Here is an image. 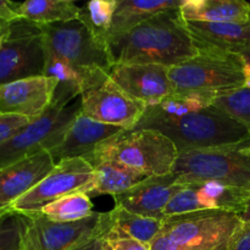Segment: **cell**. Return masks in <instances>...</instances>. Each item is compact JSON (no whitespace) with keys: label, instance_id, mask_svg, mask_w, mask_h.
Returning <instances> with one entry per match:
<instances>
[{"label":"cell","instance_id":"6da1fadb","mask_svg":"<svg viewBox=\"0 0 250 250\" xmlns=\"http://www.w3.org/2000/svg\"><path fill=\"white\" fill-rule=\"evenodd\" d=\"M115 63H156L173 67L198 55L180 9L161 12L110 45Z\"/></svg>","mask_w":250,"mask_h":250},{"label":"cell","instance_id":"7a4b0ae2","mask_svg":"<svg viewBox=\"0 0 250 250\" xmlns=\"http://www.w3.org/2000/svg\"><path fill=\"white\" fill-rule=\"evenodd\" d=\"M134 129H155L172 141L178 154L250 143L246 127L214 106L181 117H167L148 107Z\"/></svg>","mask_w":250,"mask_h":250},{"label":"cell","instance_id":"3957f363","mask_svg":"<svg viewBox=\"0 0 250 250\" xmlns=\"http://www.w3.org/2000/svg\"><path fill=\"white\" fill-rule=\"evenodd\" d=\"M178 150L171 139L155 129L124 131L103 142L83 159L92 166L114 161L146 177L172 172Z\"/></svg>","mask_w":250,"mask_h":250},{"label":"cell","instance_id":"277c9868","mask_svg":"<svg viewBox=\"0 0 250 250\" xmlns=\"http://www.w3.org/2000/svg\"><path fill=\"white\" fill-rule=\"evenodd\" d=\"M243 225L234 212L204 210L164 219L151 250H227Z\"/></svg>","mask_w":250,"mask_h":250},{"label":"cell","instance_id":"5b68a950","mask_svg":"<svg viewBox=\"0 0 250 250\" xmlns=\"http://www.w3.org/2000/svg\"><path fill=\"white\" fill-rule=\"evenodd\" d=\"M172 172L185 186L215 181L250 195V143L178 154Z\"/></svg>","mask_w":250,"mask_h":250},{"label":"cell","instance_id":"8992f818","mask_svg":"<svg viewBox=\"0 0 250 250\" xmlns=\"http://www.w3.org/2000/svg\"><path fill=\"white\" fill-rule=\"evenodd\" d=\"M198 55L170 67L173 92H208L215 94L243 88V58L238 54L198 49Z\"/></svg>","mask_w":250,"mask_h":250},{"label":"cell","instance_id":"52a82bcc","mask_svg":"<svg viewBox=\"0 0 250 250\" xmlns=\"http://www.w3.org/2000/svg\"><path fill=\"white\" fill-rule=\"evenodd\" d=\"M80 111L81 99H76L70 105L53 100L50 107L39 119L0 144V170L55 148Z\"/></svg>","mask_w":250,"mask_h":250},{"label":"cell","instance_id":"ba28073f","mask_svg":"<svg viewBox=\"0 0 250 250\" xmlns=\"http://www.w3.org/2000/svg\"><path fill=\"white\" fill-rule=\"evenodd\" d=\"M45 50L76 67L110 72L115 65L109 45L92 33L81 20L41 26Z\"/></svg>","mask_w":250,"mask_h":250},{"label":"cell","instance_id":"9c48e42d","mask_svg":"<svg viewBox=\"0 0 250 250\" xmlns=\"http://www.w3.org/2000/svg\"><path fill=\"white\" fill-rule=\"evenodd\" d=\"M94 180V168L83 158L66 159L55 164V167L36 187L17 199L10 211L20 215L41 212L50 203L72 194L83 192L87 194Z\"/></svg>","mask_w":250,"mask_h":250},{"label":"cell","instance_id":"30bf717a","mask_svg":"<svg viewBox=\"0 0 250 250\" xmlns=\"http://www.w3.org/2000/svg\"><path fill=\"white\" fill-rule=\"evenodd\" d=\"M45 45L41 26L26 20L10 23V36L0 49V85L43 76Z\"/></svg>","mask_w":250,"mask_h":250},{"label":"cell","instance_id":"8fae6325","mask_svg":"<svg viewBox=\"0 0 250 250\" xmlns=\"http://www.w3.org/2000/svg\"><path fill=\"white\" fill-rule=\"evenodd\" d=\"M81 112L100 124L133 131L146 114V104L125 92L111 78L81 95Z\"/></svg>","mask_w":250,"mask_h":250},{"label":"cell","instance_id":"7c38bea8","mask_svg":"<svg viewBox=\"0 0 250 250\" xmlns=\"http://www.w3.org/2000/svg\"><path fill=\"white\" fill-rule=\"evenodd\" d=\"M24 217L22 250H72L94 238L99 212L77 222H54L37 214Z\"/></svg>","mask_w":250,"mask_h":250},{"label":"cell","instance_id":"4fadbf2b","mask_svg":"<svg viewBox=\"0 0 250 250\" xmlns=\"http://www.w3.org/2000/svg\"><path fill=\"white\" fill-rule=\"evenodd\" d=\"M168 71L170 67L156 63H115L109 76L146 106H156L173 93Z\"/></svg>","mask_w":250,"mask_h":250},{"label":"cell","instance_id":"5bb4252c","mask_svg":"<svg viewBox=\"0 0 250 250\" xmlns=\"http://www.w3.org/2000/svg\"><path fill=\"white\" fill-rule=\"evenodd\" d=\"M59 82L46 76L23 78L0 85V112L37 120L50 107Z\"/></svg>","mask_w":250,"mask_h":250},{"label":"cell","instance_id":"9a60e30c","mask_svg":"<svg viewBox=\"0 0 250 250\" xmlns=\"http://www.w3.org/2000/svg\"><path fill=\"white\" fill-rule=\"evenodd\" d=\"M185 187L178 182V176L173 172L146 177L127 192L115 195V207L142 216L164 220L166 205L178 190Z\"/></svg>","mask_w":250,"mask_h":250},{"label":"cell","instance_id":"2e32d148","mask_svg":"<svg viewBox=\"0 0 250 250\" xmlns=\"http://www.w3.org/2000/svg\"><path fill=\"white\" fill-rule=\"evenodd\" d=\"M49 151H41L0 170V215L12 214L11 205L36 187L55 167Z\"/></svg>","mask_w":250,"mask_h":250},{"label":"cell","instance_id":"e0dca14e","mask_svg":"<svg viewBox=\"0 0 250 250\" xmlns=\"http://www.w3.org/2000/svg\"><path fill=\"white\" fill-rule=\"evenodd\" d=\"M124 131L125 129L120 127L94 121L80 111L66 131L60 144L49 153L55 163L66 159L84 158L103 142Z\"/></svg>","mask_w":250,"mask_h":250},{"label":"cell","instance_id":"ac0fdd59","mask_svg":"<svg viewBox=\"0 0 250 250\" xmlns=\"http://www.w3.org/2000/svg\"><path fill=\"white\" fill-rule=\"evenodd\" d=\"M187 28L198 49L241 55L250 48V19L229 23L187 22Z\"/></svg>","mask_w":250,"mask_h":250},{"label":"cell","instance_id":"d6986e66","mask_svg":"<svg viewBox=\"0 0 250 250\" xmlns=\"http://www.w3.org/2000/svg\"><path fill=\"white\" fill-rule=\"evenodd\" d=\"M182 0H119V6L112 20L111 28L106 37L109 46L161 12L180 9Z\"/></svg>","mask_w":250,"mask_h":250},{"label":"cell","instance_id":"ffe728a7","mask_svg":"<svg viewBox=\"0 0 250 250\" xmlns=\"http://www.w3.org/2000/svg\"><path fill=\"white\" fill-rule=\"evenodd\" d=\"M180 12L186 22H244L250 19V4L244 0H182Z\"/></svg>","mask_w":250,"mask_h":250},{"label":"cell","instance_id":"44dd1931","mask_svg":"<svg viewBox=\"0 0 250 250\" xmlns=\"http://www.w3.org/2000/svg\"><path fill=\"white\" fill-rule=\"evenodd\" d=\"M93 168L94 180L87 193L89 197L93 194L115 197L127 192L146 178L142 173L114 161H103L93 166Z\"/></svg>","mask_w":250,"mask_h":250},{"label":"cell","instance_id":"7402d4cb","mask_svg":"<svg viewBox=\"0 0 250 250\" xmlns=\"http://www.w3.org/2000/svg\"><path fill=\"white\" fill-rule=\"evenodd\" d=\"M81 7L71 0H27L16 4V14L38 26L68 22L78 19Z\"/></svg>","mask_w":250,"mask_h":250},{"label":"cell","instance_id":"603a6c76","mask_svg":"<svg viewBox=\"0 0 250 250\" xmlns=\"http://www.w3.org/2000/svg\"><path fill=\"white\" fill-rule=\"evenodd\" d=\"M104 216L111 229L149 246L156 238L164 224V220L142 216L117 207L104 212Z\"/></svg>","mask_w":250,"mask_h":250},{"label":"cell","instance_id":"cb8c5ba5","mask_svg":"<svg viewBox=\"0 0 250 250\" xmlns=\"http://www.w3.org/2000/svg\"><path fill=\"white\" fill-rule=\"evenodd\" d=\"M90 197L83 192L65 195L50 203L41 210V214L54 222H77L88 219L94 214Z\"/></svg>","mask_w":250,"mask_h":250},{"label":"cell","instance_id":"d4e9b609","mask_svg":"<svg viewBox=\"0 0 250 250\" xmlns=\"http://www.w3.org/2000/svg\"><path fill=\"white\" fill-rule=\"evenodd\" d=\"M217 94L208 92H173L156 106H148L167 117H181L212 106Z\"/></svg>","mask_w":250,"mask_h":250},{"label":"cell","instance_id":"484cf974","mask_svg":"<svg viewBox=\"0 0 250 250\" xmlns=\"http://www.w3.org/2000/svg\"><path fill=\"white\" fill-rule=\"evenodd\" d=\"M117 6L119 0H92L81 7L78 20H81L97 38L107 44L106 37L111 28Z\"/></svg>","mask_w":250,"mask_h":250},{"label":"cell","instance_id":"4316f807","mask_svg":"<svg viewBox=\"0 0 250 250\" xmlns=\"http://www.w3.org/2000/svg\"><path fill=\"white\" fill-rule=\"evenodd\" d=\"M212 106L229 115L246 127L250 133V89L241 88L219 94L215 98Z\"/></svg>","mask_w":250,"mask_h":250},{"label":"cell","instance_id":"83f0119b","mask_svg":"<svg viewBox=\"0 0 250 250\" xmlns=\"http://www.w3.org/2000/svg\"><path fill=\"white\" fill-rule=\"evenodd\" d=\"M95 237L103 239L109 250H151L149 244L142 243L111 229L105 220L104 212H99Z\"/></svg>","mask_w":250,"mask_h":250},{"label":"cell","instance_id":"f1b7e54d","mask_svg":"<svg viewBox=\"0 0 250 250\" xmlns=\"http://www.w3.org/2000/svg\"><path fill=\"white\" fill-rule=\"evenodd\" d=\"M198 187L199 186H186L185 188L178 190L166 205L164 219L190 212L204 211L198 200Z\"/></svg>","mask_w":250,"mask_h":250},{"label":"cell","instance_id":"f546056e","mask_svg":"<svg viewBox=\"0 0 250 250\" xmlns=\"http://www.w3.org/2000/svg\"><path fill=\"white\" fill-rule=\"evenodd\" d=\"M24 217L11 214L0 221V250H22Z\"/></svg>","mask_w":250,"mask_h":250},{"label":"cell","instance_id":"4dcf8cb0","mask_svg":"<svg viewBox=\"0 0 250 250\" xmlns=\"http://www.w3.org/2000/svg\"><path fill=\"white\" fill-rule=\"evenodd\" d=\"M31 122H33V120L28 117L0 112V144L11 138L17 132L28 126Z\"/></svg>","mask_w":250,"mask_h":250},{"label":"cell","instance_id":"1f68e13d","mask_svg":"<svg viewBox=\"0 0 250 250\" xmlns=\"http://www.w3.org/2000/svg\"><path fill=\"white\" fill-rule=\"evenodd\" d=\"M227 250H250V224H244L232 237Z\"/></svg>","mask_w":250,"mask_h":250},{"label":"cell","instance_id":"d6a6232c","mask_svg":"<svg viewBox=\"0 0 250 250\" xmlns=\"http://www.w3.org/2000/svg\"><path fill=\"white\" fill-rule=\"evenodd\" d=\"M16 4L17 2L9 0H0V19L9 23L21 20L16 14Z\"/></svg>","mask_w":250,"mask_h":250},{"label":"cell","instance_id":"836d02e7","mask_svg":"<svg viewBox=\"0 0 250 250\" xmlns=\"http://www.w3.org/2000/svg\"><path fill=\"white\" fill-rule=\"evenodd\" d=\"M72 250H109V249H107L106 244H105V242L103 241V239L94 237V238H92L90 241L76 247V248Z\"/></svg>","mask_w":250,"mask_h":250},{"label":"cell","instance_id":"e575fe53","mask_svg":"<svg viewBox=\"0 0 250 250\" xmlns=\"http://www.w3.org/2000/svg\"><path fill=\"white\" fill-rule=\"evenodd\" d=\"M243 58V56H242ZM243 76H244V84L243 88L250 89V61L243 58Z\"/></svg>","mask_w":250,"mask_h":250},{"label":"cell","instance_id":"d590c367","mask_svg":"<svg viewBox=\"0 0 250 250\" xmlns=\"http://www.w3.org/2000/svg\"><path fill=\"white\" fill-rule=\"evenodd\" d=\"M239 217H241V220L244 222V224H250V199L246 204V207H244L243 211L241 212Z\"/></svg>","mask_w":250,"mask_h":250},{"label":"cell","instance_id":"8d00e7d4","mask_svg":"<svg viewBox=\"0 0 250 250\" xmlns=\"http://www.w3.org/2000/svg\"><path fill=\"white\" fill-rule=\"evenodd\" d=\"M9 27H10L9 22H6V21H4V20L0 19V31H2V29L9 28Z\"/></svg>","mask_w":250,"mask_h":250},{"label":"cell","instance_id":"74e56055","mask_svg":"<svg viewBox=\"0 0 250 250\" xmlns=\"http://www.w3.org/2000/svg\"><path fill=\"white\" fill-rule=\"evenodd\" d=\"M241 55L243 56V58H246L247 60H249V61H250V48L248 49V50H246V51H244L243 54H241Z\"/></svg>","mask_w":250,"mask_h":250},{"label":"cell","instance_id":"f35d334b","mask_svg":"<svg viewBox=\"0 0 250 250\" xmlns=\"http://www.w3.org/2000/svg\"><path fill=\"white\" fill-rule=\"evenodd\" d=\"M12 214H14V212H12ZM10 215H11V214H10ZM7 216H9V215H6V216H2V215H0V221H1V220H4L5 217H7Z\"/></svg>","mask_w":250,"mask_h":250}]
</instances>
